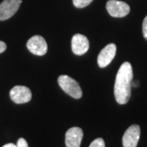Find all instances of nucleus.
<instances>
[{
    "label": "nucleus",
    "mask_w": 147,
    "mask_h": 147,
    "mask_svg": "<svg viewBox=\"0 0 147 147\" xmlns=\"http://www.w3.org/2000/svg\"><path fill=\"white\" fill-rule=\"evenodd\" d=\"M106 9L111 16L124 17L129 13L130 7L122 1L110 0L106 3Z\"/></svg>",
    "instance_id": "7ed1b4c3"
},
{
    "label": "nucleus",
    "mask_w": 147,
    "mask_h": 147,
    "mask_svg": "<svg viewBox=\"0 0 147 147\" xmlns=\"http://www.w3.org/2000/svg\"><path fill=\"white\" fill-rule=\"evenodd\" d=\"M83 137L84 132L80 127H74L69 128L65 133V146L66 147H80Z\"/></svg>",
    "instance_id": "9d476101"
},
{
    "label": "nucleus",
    "mask_w": 147,
    "mask_h": 147,
    "mask_svg": "<svg viewBox=\"0 0 147 147\" xmlns=\"http://www.w3.org/2000/svg\"><path fill=\"white\" fill-rule=\"evenodd\" d=\"M89 147H105V144L102 138L95 139L93 142L90 144Z\"/></svg>",
    "instance_id": "f8f14e48"
},
{
    "label": "nucleus",
    "mask_w": 147,
    "mask_h": 147,
    "mask_svg": "<svg viewBox=\"0 0 147 147\" xmlns=\"http://www.w3.org/2000/svg\"><path fill=\"white\" fill-rule=\"evenodd\" d=\"M132 78L133 72L131 64H122L116 75L115 84V96L116 101L120 105L126 104L130 99Z\"/></svg>",
    "instance_id": "f257e3e1"
},
{
    "label": "nucleus",
    "mask_w": 147,
    "mask_h": 147,
    "mask_svg": "<svg viewBox=\"0 0 147 147\" xmlns=\"http://www.w3.org/2000/svg\"><path fill=\"white\" fill-rule=\"evenodd\" d=\"M10 97L16 104L27 103L31 100V91L25 86H15L10 91Z\"/></svg>",
    "instance_id": "423d86ee"
},
{
    "label": "nucleus",
    "mask_w": 147,
    "mask_h": 147,
    "mask_svg": "<svg viewBox=\"0 0 147 147\" xmlns=\"http://www.w3.org/2000/svg\"><path fill=\"white\" fill-rule=\"evenodd\" d=\"M116 54V45L115 43H110L105 46L99 53L97 57L98 65L104 68L106 67L109 64L113 61Z\"/></svg>",
    "instance_id": "1a4fd4ad"
},
{
    "label": "nucleus",
    "mask_w": 147,
    "mask_h": 147,
    "mask_svg": "<svg viewBox=\"0 0 147 147\" xmlns=\"http://www.w3.org/2000/svg\"><path fill=\"white\" fill-rule=\"evenodd\" d=\"M142 32H143V36L147 40V16L145 17L143 24H142Z\"/></svg>",
    "instance_id": "ddd939ff"
},
{
    "label": "nucleus",
    "mask_w": 147,
    "mask_h": 147,
    "mask_svg": "<svg viewBox=\"0 0 147 147\" xmlns=\"http://www.w3.org/2000/svg\"><path fill=\"white\" fill-rule=\"evenodd\" d=\"M138 84H139V82L138 81H135V82H131V87H135V88H137V86H138Z\"/></svg>",
    "instance_id": "f3484780"
},
{
    "label": "nucleus",
    "mask_w": 147,
    "mask_h": 147,
    "mask_svg": "<svg viewBox=\"0 0 147 147\" xmlns=\"http://www.w3.org/2000/svg\"><path fill=\"white\" fill-rule=\"evenodd\" d=\"M27 48L34 55L43 56L47 52V44L43 37L34 35L28 40Z\"/></svg>",
    "instance_id": "39448f33"
},
{
    "label": "nucleus",
    "mask_w": 147,
    "mask_h": 147,
    "mask_svg": "<svg viewBox=\"0 0 147 147\" xmlns=\"http://www.w3.org/2000/svg\"><path fill=\"white\" fill-rule=\"evenodd\" d=\"M93 0H73V3L74 7L78 8H84L88 6Z\"/></svg>",
    "instance_id": "9b49d317"
},
{
    "label": "nucleus",
    "mask_w": 147,
    "mask_h": 147,
    "mask_svg": "<svg viewBox=\"0 0 147 147\" xmlns=\"http://www.w3.org/2000/svg\"><path fill=\"white\" fill-rule=\"evenodd\" d=\"M7 48V45L4 42L0 41V53H3Z\"/></svg>",
    "instance_id": "2eb2a0df"
},
{
    "label": "nucleus",
    "mask_w": 147,
    "mask_h": 147,
    "mask_svg": "<svg viewBox=\"0 0 147 147\" xmlns=\"http://www.w3.org/2000/svg\"><path fill=\"white\" fill-rule=\"evenodd\" d=\"M58 84L65 93L73 98L79 99L82 97L83 92L79 84L68 75H61L58 78Z\"/></svg>",
    "instance_id": "f03ea898"
},
{
    "label": "nucleus",
    "mask_w": 147,
    "mask_h": 147,
    "mask_svg": "<svg viewBox=\"0 0 147 147\" xmlns=\"http://www.w3.org/2000/svg\"><path fill=\"white\" fill-rule=\"evenodd\" d=\"M21 0H4L0 4V21L11 18L21 6Z\"/></svg>",
    "instance_id": "20e7f679"
},
{
    "label": "nucleus",
    "mask_w": 147,
    "mask_h": 147,
    "mask_svg": "<svg viewBox=\"0 0 147 147\" xmlns=\"http://www.w3.org/2000/svg\"><path fill=\"white\" fill-rule=\"evenodd\" d=\"M71 47L75 55H84L89 49V41L86 36L80 34H76L72 38Z\"/></svg>",
    "instance_id": "6e6552de"
},
{
    "label": "nucleus",
    "mask_w": 147,
    "mask_h": 147,
    "mask_svg": "<svg viewBox=\"0 0 147 147\" xmlns=\"http://www.w3.org/2000/svg\"><path fill=\"white\" fill-rule=\"evenodd\" d=\"M141 136V128L137 124L130 126L123 134V147H137Z\"/></svg>",
    "instance_id": "0eeeda50"
},
{
    "label": "nucleus",
    "mask_w": 147,
    "mask_h": 147,
    "mask_svg": "<svg viewBox=\"0 0 147 147\" xmlns=\"http://www.w3.org/2000/svg\"><path fill=\"white\" fill-rule=\"evenodd\" d=\"M16 147H29L27 142L24 138H20L17 143H16Z\"/></svg>",
    "instance_id": "4468645a"
},
{
    "label": "nucleus",
    "mask_w": 147,
    "mask_h": 147,
    "mask_svg": "<svg viewBox=\"0 0 147 147\" xmlns=\"http://www.w3.org/2000/svg\"><path fill=\"white\" fill-rule=\"evenodd\" d=\"M3 147H16V146L15 144H13V143H8V144L4 145Z\"/></svg>",
    "instance_id": "dca6fc26"
}]
</instances>
